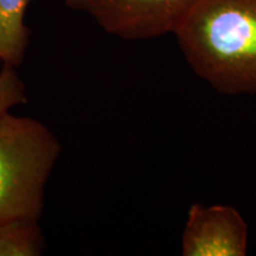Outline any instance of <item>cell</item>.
<instances>
[{
  "label": "cell",
  "mask_w": 256,
  "mask_h": 256,
  "mask_svg": "<svg viewBox=\"0 0 256 256\" xmlns=\"http://www.w3.org/2000/svg\"><path fill=\"white\" fill-rule=\"evenodd\" d=\"M174 36L194 72L216 92L256 94V0H198Z\"/></svg>",
  "instance_id": "1"
},
{
  "label": "cell",
  "mask_w": 256,
  "mask_h": 256,
  "mask_svg": "<svg viewBox=\"0 0 256 256\" xmlns=\"http://www.w3.org/2000/svg\"><path fill=\"white\" fill-rule=\"evenodd\" d=\"M60 153L58 139L42 121L10 112L0 116V223L40 220Z\"/></svg>",
  "instance_id": "2"
},
{
  "label": "cell",
  "mask_w": 256,
  "mask_h": 256,
  "mask_svg": "<svg viewBox=\"0 0 256 256\" xmlns=\"http://www.w3.org/2000/svg\"><path fill=\"white\" fill-rule=\"evenodd\" d=\"M198 0H66L88 14L102 30L126 40L174 34Z\"/></svg>",
  "instance_id": "3"
},
{
  "label": "cell",
  "mask_w": 256,
  "mask_h": 256,
  "mask_svg": "<svg viewBox=\"0 0 256 256\" xmlns=\"http://www.w3.org/2000/svg\"><path fill=\"white\" fill-rule=\"evenodd\" d=\"M248 224L235 208L194 203L188 212L183 235L184 256H244Z\"/></svg>",
  "instance_id": "4"
},
{
  "label": "cell",
  "mask_w": 256,
  "mask_h": 256,
  "mask_svg": "<svg viewBox=\"0 0 256 256\" xmlns=\"http://www.w3.org/2000/svg\"><path fill=\"white\" fill-rule=\"evenodd\" d=\"M30 0H0V63L18 68L28 46L25 14Z\"/></svg>",
  "instance_id": "5"
},
{
  "label": "cell",
  "mask_w": 256,
  "mask_h": 256,
  "mask_svg": "<svg viewBox=\"0 0 256 256\" xmlns=\"http://www.w3.org/2000/svg\"><path fill=\"white\" fill-rule=\"evenodd\" d=\"M46 247L38 220L0 223V256H38Z\"/></svg>",
  "instance_id": "6"
},
{
  "label": "cell",
  "mask_w": 256,
  "mask_h": 256,
  "mask_svg": "<svg viewBox=\"0 0 256 256\" xmlns=\"http://www.w3.org/2000/svg\"><path fill=\"white\" fill-rule=\"evenodd\" d=\"M26 101L25 86L19 78L17 68L2 64L0 72V116L8 113L11 108Z\"/></svg>",
  "instance_id": "7"
}]
</instances>
